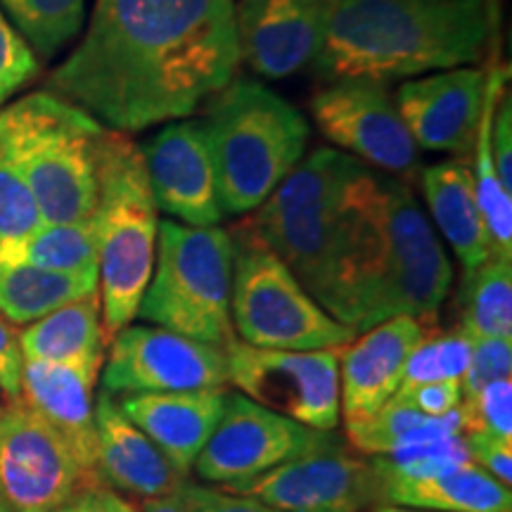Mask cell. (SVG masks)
I'll return each mask as SVG.
<instances>
[{
	"instance_id": "4fadbf2b",
	"label": "cell",
	"mask_w": 512,
	"mask_h": 512,
	"mask_svg": "<svg viewBox=\"0 0 512 512\" xmlns=\"http://www.w3.org/2000/svg\"><path fill=\"white\" fill-rule=\"evenodd\" d=\"M311 112L318 131L339 152L401 181L418 171L420 147L403 124L384 81H330L313 98Z\"/></svg>"
},
{
	"instance_id": "ee69618b",
	"label": "cell",
	"mask_w": 512,
	"mask_h": 512,
	"mask_svg": "<svg viewBox=\"0 0 512 512\" xmlns=\"http://www.w3.org/2000/svg\"><path fill=\"white\" fill-rule=\"evenodd\" d=\"M375 512H422V510H415V508H403V505H380V508H377ZM430 512V510H427Z\"/></svg>"
},
{
	"instance_id": "8d00e7d4",
	"label": "cell",
	"mask_w": 512,
	"mask_h": 512,
	"mask_svg": "<svg viewBox=\"0 0 512 512\" xmlns=\"http://www.w3.org/2000/svg\"><path fill=\"white\" fill-rule=\"evenodd\" d=\"M389 401L413 408L422 415H430V418H446L463 406V387H460V382L413 384V387H401Z\"/></svg>"
},
{
	"instance_id": "ac0fdd59",
	"label": "cell",
	"mask_w": 512,
	"mask_h": 512,
	"mask_svg": "<svg viewBox=\"0 0 512 512\" xmlns=\"http://www.w3.org/2000/svg\"><path fill=\"white\" fill-rule=\"evenodd\" d=\"M489 69H444L408 79L396 93V110L420 150L465 155L472 152L482 121Z\"/></svg>"
},
{
	"instance_id": "8fae6325",
	"label": "cell",
	"mask_w": 512,
	"mask_h": 512,
	"mask_svg": "<svg viewBox=\"0 0 512 512\" xmlns=\"http://www.w3.org/2000/svg\"><path fill=\"white\" fill-rule=\"evenodd\" d=\"M344 349V347H342ZM342 349L283 351L245 342L226 347L230 384L268 411L311 430L332 432L339 425V356Z\"/></svg>"
},
{
	"instance_id": "83f0119b",
	"label": "cell",
	"mask_w": 512,
	"mask_h": 512,
	"mask_svg": "<svg viewBox=\"0 0 512 512\" xmlns=\"http://www.w3.org/2000/svg\"><path fill=\"white\" fill-rule=\"evenodd\" d=\"M508 86V67L489 69V83H486V100L482 121H479L475 145V164L472 169V181H475V195L479 211H482L486 228H489L491 242H494V254L503 259H512V192L501 183L496 174L494 157H491V117L498 95Z\"/></svg>"
},
{
	"instance_id": "603a6c76",
	"label": "cell",
	"mask_w": 512,
	"mask_h": 512,
	"mask_svg": "<svg viewBox=\"0 0 512 512\" xmlns=\"http://www.w3.org/2000/svg\"><path fill=\"white\" fill-rule=\"evenodd\" d=\"M95 382L98 380L81 373V370L24 358L19 399L27 403L29 408H34L67 441L74 456L88 470L100 475L93 399Z\"/></svg>"
},
{
	"instance_id": "836d02e7",
	"label": "cell",
	"mask_w": 512,
	"mask_h": 512,
	"mask_svg": "<svg viewBox=\"0 0 512 512\" xmlns=\"http://www.w3.org/2000/svg\"><path fill=\"white\" fill-rule=\"evenodd\" d=\"M463 432L479 430L512 441V380L489 382L475 396L463 399Z\"/></svg>"
},
{
	"instance_id": "6da1fadb",
	"label": "cell",
	"mask_w": 512,
	"mask_h": 512,
	"mask_svg": "<svg viewBox=\"0 0 512 512\" xmlns=\"http://www.w3.org/2000/svg\"><path fill=\"white\" fill-rule=\"evenodd\" d=\"M238 64L233 0H95L48 86L102 126L136 133L190 117Z\"/></svg>"
},
{
	"instance_id": "30bf717a",
	"label": "cell",
	"mask_w": 512,
	"mask_h": 512,
	"mask_svg": "<svg viewBox=\"0 0 512 512\" xmlns=\"http://www.w3.org/2000/svg\"><path fill=\"white\" fill-rule=\"evenodd\" d=\"M100 475L22 399L0 408V505L8 512H55ZM107 486V484H105Z\"/></svg>"
},
{
	"instance_id": "f546056e",
	"label": "cell",
	"mask_w": 512,
	"mask_h": 512,
	"mask_svg": "<svg viewBox=\"0 0 512 512\" xmlns=\"http://www.w3.org/2000/svg\"><path fill=\"white\" fill-rule=\"evenodd\" d=\"M0 12L36 57L50 60L86 27L88 0H0Z\"/></svg>"
},
{
	"instance_id": "60d3db41",
	"label": "cell",
	"mask_w": 512,
	"mask_h": 512,
	"mask_svg": "<svg viewBox=\"0 0 512 512\" xmlns=\"http://www.w3.org/2000/svg\"><path fill=\"white\" fill-rule=\"evenodd\" d=\"M24 356L19 351L17 332L0 316V392L8 399H19L22 392Z\"/></svg>"
},
{
	"instance_id": "1f68e13d",
	"label": "cell",
	"mask_w": 512,
	"mask_h": 512,
	"mask_svg": "<svg viewBox=\"0 0 512 512\" xmlns=\"http://www.w3.org/2000/svg\"><path fill=\"white\" fill-rule=\"evenodd\" d=\"M43 226L29 185L0 152V266H15L22 247Z\"/></svg>"
},
{
	"instance_id": "9c48e42d",
	"label": "cell",
	"mask_w": 512,
	"mask_h": 512,
	"mask_svg": "<svg viewBox=\"0 0 512 512\" xmlns=\"http://www.w3.org/2000/svg\"><path fill=\"white\" fill-rule=\"evenodd\" d=\"M230 235V320L240 342L283 351L342 349L354 342L356 332L330 316L247 223Z\"/></svg>"
},
{
	"instance_id": "44dd1931",
	"label": "cell",
	"mask_w": 512,
	"mask_h": 512,
	"mask_svg": "<svg viewBox=\"0 0 512 512\" xmlns=\"http://www.w3.org/2000/svg\"><path fill=\"white\" fill-rule=\"evenodd\" d=\"M228 387L195 392L114 394L119 408L147 439L188 477L211 432L219 425Z\"/></svg>"
},
{
	"instance_id": "2e32d148",
	"label": "cell",
	"mask_w": 512,
	"mask_h": 512,
	"mask_svg": "<svg viewBox=\"0 0 512 512\" xmlns=\"http://www.w3.org/2000/svg\"><path fill=\"white\" fill-rule=\"evenodd\" d=\"M280 512H363L380 503V477L373 458L328 446L283 463L264 475L221 484Z\"/></svg>"
},
{
	"instance_id": "52a82bcc",
	"label": "cell",
	"mask_w": 512,
	"mask_h": 512,
	"mask_svg": "<svg viewBox=\"0 0 512 512\" xmlns=\"http://www.w3.org/2000/svg\"><path fill=\"white\" fill-rule=\"evenodd\" d=\"M100 242L98 297L107 342L138 318L157 256L159 209L147 183L143 150L110 131L95 211Z\"/></svg>"
},
{
	"instance_id": "f35d334b",
	"label": "cell",
	"mask_w": 512,
	"mask_h": 512,
	"mask_svg": "<svg viewBox=\"0 0 512 512\" xmlns=\"http://www.w3.org/2000/svg\"><path fill=\"white\" fill-rule=\"evenodd\" d=\"M463 446L467 458L498 482L512 484V441L494 437L489 432H463Z\"/></svg>"
},
{
	"instance_id": "7402d4cb",
	"label": "cell",
	"mask_w": 512,
	"mask_h": 512,
	"mask_svg": "<svg viewBox=\"0 0 512 512\" xmlns=\"http://www.w3.org/2000/svg\"><path fill=\"white\" fill-rule=\"evenodd\" d=\"M98 472L107 486L145 498L178 496L188 477L126 418L117 396L102 389L95 399Z\"/></svg>"
},
{
	"instance_id": "b9f144b4",
	"label": "cell",
	"mask_w": 512,
	"mask_h": 512,
	"mask_svg": "<svg viewBox=\"0 0 512 512\" xmlns=\"http://www.w3.org/2000/svg\"><path fill=\"white\" fill-rule=\"evenodd\" d=\"M55 512H138L133 503L121 498L112 486H91V489L81 491L72 501H67L62 508Z\"/></svg>"
},
{
	"instance_id": "9a60e30c",
	"label": "cell",
	"mask_w": 512,
	"mask_h": 512,
	"mask_svg": "<svg viewBox=\"0 0 512 512\" xmlns=\"http://www.w3.org/2000/svg\"><path fill=\"white\" fill-rule=\"evenodd\" d=\"M100 380L110 394L223 389L230 384L226 347L157 325H126L110 339Z\"/></svg>"
},
{
	"instance_id": "ffe728a7",
	"label": "cell",
	"mask_w": 512,
	"mask_h": 512,
	"mask_svg": "<svg viewBox=\"0 0 512 512\" xmlns=\"http://www.w3.org/2000/svg\"><path fill=\"white\" fill-rule=\"evenodd\" d=\"M432 325L399 316L375 325L339 356V413L344 422H363L399 392L408 358Z\"/></svg>"
},
{
	"instance_id": "cb8c5ba5",
	"label": "cell",
	"mask_w": 512,
	"mask_h": 512,
	"mask_svg": "<svg viewBox=\"0 0 512 512\" xmlns=\"http://www.w3.org/2000/svg\"><path fill=\"white\" fill-rule=\"evenodd\" d=\"M422 192L430 223L448 242L465 271H475L494 256V242L479 211L470 164L463 159H448L427 166L422 171Z\"/></svg>"
},
{
	"instance_id": "d6a6232c",
	"label": "cell",
	"mask_w": 512,
	"mask_h": 512,
	"mask_svg": "<svg viewBox=\"0 0 512 512\" xmlns=\"http://www.w3.org/2000/svg\"><path fill=\"white\" fill-rule=\"evenodd\" d=\"M472 339L463 328L427 330L408 358L401 387L425 382H460L472 356ZM399 387V389H401Z\"/></svg>"
},
{
	"instance_id": "3957f363",
	"label": "cell",
	"mask_w": 512,
	"mask_h": 512,
	"mask_svg": "<svg viewBox=\"0 0 512 512\" xmlns=\"http://www.w3.org/2000/svg\"><path fill=\"white\" fill-rule=\"evenodd\" d=\"M377 171L347 152L304 157L247 221L325 311H335Z\"/></svg>"
},
{
	"instance_id": "e0dca14e",
	"label": "cell",
	"mask_w": 512,
	"mask_h": 512,
	"mask_svg": "<svg viewBox=\"0 0 512 512\" xmlns=\"http://www.w3.org/2000/svg\"><path fill=\"white\" fill-rule=\"evenodd\" d=\"M147 183L159 211L185 226L211 228L223 221L216 164L202 119L169 121L140 145Z\"/></svg>"
},
{
	"instance_id": "8992f818",
	"label": "cell",
	"mask_w": 512,
	"mask_h": 512,
	"mask_svg": "<svg viewBox=\"0 0 512 512\" xmlns=\"http://www.w3.org/2000/svg\"><path fill=\"white\" fill-rule=\"evenodd\" d=\"M211 155L223 214H252L302 162L309 121L264 83L233 79L207 105Z\"/></svg>"
},
{
	"instance_id": "ab89813d",
	"label": "cell",
	"mask_w": 512,
	"mask_h": 512,
	"mask_svg": "<svg viewBox=\"0 0 512 512\" xmlns=\"http://www.w3.org/2000/svg\"><path fill=\"white\" fill-rule=\"evenodd\" d=\"M491 157L501 183L512 192V98L508 86L498 95L491 117Z\"/></svg>"
},
{
	"instance_id": "277c9868",
	"label": "cell",
	"mask_w": 512,
	"mask_h": 512,
	"mask_svg": "<svg viewBox=\"0 0 512 512\" xmlns=\"http://www.w3.org/2000/svg\"><path fill=\"white\" fill-rule=\"evenodd\" d=\"M451 283V261L411 185L377 171L332 316L356 335L399 316L432 325Z\"/></svg>"
},
{
	"instance_id": "7c38bea8",
	"label": "cell",
	"mask_w": 512,
	"mask_h": 512,
	"mask_svg": "<svg viewBox=\"0 0 512 512\" xmlns=\"http://www.w3.org/2000/svg\"><path fill=\"white\" fill-rule=\"evenodd\" d=\"M373 460L380 503L434 512H512L510 486L467 458L463 434Z\"/></svg>"
},
{
	"instance_id": "7bdbcfd3",
	"label": "cell",
	"mask_w": 512,
	"mask_h": 512,
	"mask_svg": "<svg viewBox=\"0 0 512 512\" xmlns=\"http://www.w3.org/2000/svg\"><path fill=\"white\" fill-rule=\"evenodd\" d=\"M143 512H188L183 508L181 498L178 496H164V498H145Z\"/></svg>"
},
{
	"instance_id": "ba28073f",
	"label": "cell",
	"mask_w": 512,
	"mask_h": 512,
	"mask_svg": "<svg viewBox=\"0 0 512 512\" xmlns=\"http://www.w3.org/2000/svg\"><path fill=\"white\" fill-rule=\"evenodd\" d=\"M233 235L226 228L159 221L152 278L138 318L197 342L228 347L235 342L230 320Z\"/></svg>"
},
{
	"instance_id": "bcb514c9",
	"label": "cell",
	"mask_w": 512,
	"mask_h": 512,
	"mask_svg": "<svg viewBox=\"0 0 512 512\" xmlns=\"http://www.w3.org/2000/svg\"><path fill=\"white\" fill-rule=\"evenodd\" d=\"M0 408H3V406H0Z\"/></svg>"
},
{
	"instance_id": "d4e9b609",
	"label": "cell",
	"mask_w": 512,
	"mask_h": 512,
	"mask_svg": "<svg viewBox=\"0 0 512 512\" xmlns=\"http://www.w3.org/2000/svg\"><path fill=\"white\" fill-rule=\"evenodd\" d=\"M17 342L27 361L67 366L98 380L107 347L100 297L93 294L79 299L29 323L17 335Z\"/></svg>"
},
{
	"instance_id": "5bb4252c",
	"label": "cell",
	"mask_w": 512,
	"mask_h": 512,
	"mask_svg": "<svg viewBox=\"0 0 512 512\" xmlns=\"http://www.w3.org/2000/svg\"><path fill=\"white\" fill-rule=\"evenodd\" d=\"M335 444L332 432L311 430L228 389L219 425L192 472L209 484H233Z\"/></svg>"
},
{
	"instance_id": "74e56055",
	"label": "cell",
	"mask_w": 512,
	"mask_h": 512,
	"mask_svg": "<svg viewBox=\"0 0 512 512\" xmlns=\"http://www.w3.org/2000/svg\"><path fill=\"white\" fill-rule=\"evenodd\" d=\"M183 508L188 512H280L271 505L256 501L252 496L235 494L219 486V489H209V486L192 484L190 479L178 491Z\"/></svg>"
},
{
	"instance_id": "4dcf8cb0",
	"label": "cell",
	"mask_w": 512,
	"mask_h": 512,
	"mask_svg": "<svg viewBox=\"0 0 512 512\" xmlns=\"http://www.w3.org/2000/svg\"><path fill=\"white\" fill-rule=\"evenodd\" d=\"M17 264L60 273L98 275V221L93 216L76 223H43L22 247Z\"/></svg>"
},
{
	"instance_id": "4316f807",
	"label": "cell",
	"mask_w": 512,
	"mask_h": 512,
	"mask_svg": "<svg viewBox=\"0 0 512 512\" xmlns=\"http://www.w3.org/2000/svg\"><path fill=\"white\" fill-rule=\"evenodd\" d=\"M460 434H463L460 411L446 418H430L394 401L384 403L373 418L347 425V439L363 456H396V453L439 444Z\"/></svg>"
},
{
	"instance_id": "7a4b0ae2",
	"label": "cell",
	"mask_w": 512,
	"mask_h": 512,
	"mask_svg": "<svg viewBox=\"0 0 512 512\" xmlns=\"http://www.w3.org/2000/svg\"><path fill=\"white\" fill-rule=\"evenodd\" d=\"M494 36L491 0H332L311 69L325 83L415 79L479 64Z\"/></svg>"
},
{
	"instance_id": "484cf974",
	"label": "cell",
	"mask_w": 512,
	"mask_h": 512,
	"mask_svg": "<svg viewBox=\"0 0 512 512\" xmlns=\"http://www.w3.org/2000/svg\"><path fill=\"white\" fill-rule=\"evenodd\" d=\"M98 294V275L60 273L29 264L0 266V316L29 325L62 306Z\"/></svg>"
},
{
	"instance_id": "d590c367",
	"label": "cell",
	"mask_w": 512,
	"mask_h": 512,
	"mask_svg": "<svg viewBox=\"0 0 512 512\" xmlns=\"http://www.w3.org/2000/svg\"><path fill=\"white\" fill-rule=\"evenodd\" d=\"M475 339V337H472ZM512 373V339L479 337L472 342L470 366H467L460 387H463V399L475 396L479 389L489 382L503 380Z\"/></svg>"
},
{
	"instance_id": "f6af8a7d",
	"label": "cell",
	"mask_w": 512,
	"mask_h": 512,
	"mask_svg": "<svg viewBox=\"0 0 512 512\" xmlns=\"http://www.w3.org/2000/svg\"><path fill=\"white\" fill-rule=\"evenodd\" d=\"M0 512H8V510H5V508H3V505H0Z\"/></svg>"
},
{
	"instance_id": "5b68a950",
	"label": "cell",
	"mask_w": 512,
	"mask_h": 512,
	"mask_svg": "<svg viewBox=\"0 0 512 512\" xmlns=\"http://www.w3.org/2000/svg\"><path fill=\"white\" fill-rule=\"evenodd\" d=\"M110 131L50 91L29 93L0 110V152L29 185L43 223L93 219Z\"/></svg>"
},
{
	"instance_id": "f1b7e54d",
	"label": "cell",
	"mask_w": 512,
	"mask_h": 512,
	"mask_svg": "<svg viewBox=\"0 0 512 512\" xmlns=\"http://www.w3.org/2000/svg\"><path fill=\"white\" fill-rule=\"evenodd\" d=\"M458 304V328L470 337L512 339V259L494 254L475 271H465Z\"/></svg>"
},
{
	"instance_id": "e575fe53",
	"label": "cell",
	"mask_w": 512,
	"mask_h": 512,
	"mask_svg": "<svg viewBox=\"0 0 512 512\" xmlns=\"http://www.w3.org/2000/svg\"><path fill=\"white\" fill-rule=\"evenodd\" d=\"M38 72H41V64L34 50L0 12V107L22 91L29 81H34Z\"/></svg>"
},
{
	"instance_id": "d6986e66",
	"label": "cell",
	"mask_w": 512,
	"mask_h": 512,
	"mask_svg": "<svg viewBox=\"0 0 512 512\" xmlns=\"http://www.w3.org/2000/svg\"><path fill=\"white\" fill-rule=\"evenodd\" d=\"M332 0H240L235 5L240 60L254 74L283 81L320 53Z\"/></svg>"
}]
</instances>
